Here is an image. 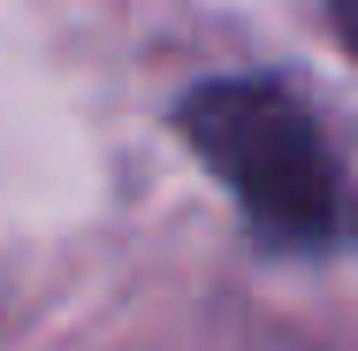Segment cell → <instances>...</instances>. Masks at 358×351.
<instances>
[{"instance_id":"cell-1","label":"cell","mask_w":358,"mask_h":351,"mask_svg":"<svg viewBox=\"0 0 358 351\" xmlns=\"http://www.w3.org/2000/svg\"><path fill=\"white\" fill-rule=\"evenodd\" d=\"M206 176L229 184L244 221L282 252H328L351 229V184L320 123L267 76H214L176 107Z\"/></svg>"},{"instance_id":"cell-2","label":"cell","mask_w":358,"mask_h":351,"mask_svg":"<svg viewBox=\"0 0 358 351\" xmlns=\"http://www.w3.org/2000/svg\"><path fill=\"white\" fill-rule=\"evenodd\" d=\"M328 15H336V39L358 54V0H328Z\"/></svg>"}]
</instances>
